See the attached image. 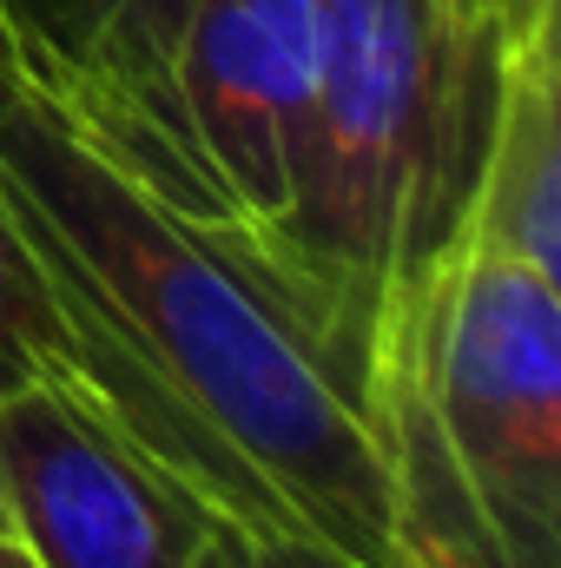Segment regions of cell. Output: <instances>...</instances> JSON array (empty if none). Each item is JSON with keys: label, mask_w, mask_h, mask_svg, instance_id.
Wrapping results in <instances>:
<instances>
[{"label": "cell", "mask_w": 561, "mask_h": 568, "mask_svg": "<svg viewBox=\"0 0 561 568\" xmlns=\"http://www.w3.org/2000/svg\"><path fill=\"white\" fill-rule=\"evenodd\" d=\"M509 27L476 0H317V87L258 272L364 417L390 304L462 239Z\"/></svg>", "instance_id": "7a4b0ae2"}, {"label": "cell", "mask_w": 561, "mask_h": 568, "mask_svg": "<svg viewBox=\"0 0 561 568\" xmlns=\"http://www.w3.org/2000/svg\"><path fill=\"white\" fill-rule=\"evenodd\" d=\"M561 13L542 7L502 47L496 113L462 239L561 278Z\"/></svg>", "instance_id": "52a82bcc"}, {"label": "cell", "mask_w": 561, "mask_h": 568, "mask_svg": "<svg viewBox=\"0 0 561 568\" xmlns=\"http://www.w3.org/2000/svg\"><path fill=\"white\" fill-rule=\"evenodd\" d=\"M476 7H482L489 20H502V27L516 33L522 20H536V13H542V7H555V0H476Z\"/></svg>", "instance_id": "30bf717a"}, {"label": "cell", "mask_w": 561, "mask_h": 568, "mask_svg": "<svg viewBox=\"0 0 561 568\" xmlns=\"http://www.w3.org/2000/svg\"><path fill=\"white\" fill-rule=\"evenodd\" d=\"M192 568H344V562L324 556V549H310V542H258V536L218 523L212 542L192 556Z\"/></svg>", "instance_id": "9c48e42d"}, {"label": "cell", "mask_w": 561, "mask_h": 568, "mask_svg": "<svg viewBox=\"0 0 561 568\" xmlns=\"http://www.w3.org/2000/svg\"><path fill=\"white\" fill-rule=\"evenodd\" d=\"M0 199L86 351L93 404L145 456L258 542L417 568L377 436L278 284L140 192L7 67Z\"/></svg>", "instance_id": "6da1fadb"}, {"label": "cell", "mask_w": 561, "mask_h": 568, "mask_svg": "<svg viewBox=\"0 0 561 568\" xmlns=\"http://www.w3.org/2000/svg\"><path fill=\"white\" fill-rule=\"evenodd\" d=\"M317 87V0H198L172 53L192 225L252 265L278 232Z\"/></svg>", "instance_id": "5b68a950"}, {"label": "cell", "mask_w": 561, "mask_h": 568, "mask_svg": "<svg viewBox=\"0 0 561 568\" xmlns=\"http://www.w3.org/2000/svg\"><path fill=\"white\" fill-rule=\"evenodd\" d=\"M0 568H33V562H27V549H20L7 529H0Z\"/></svg>", "instance_id": "8fae6325"}, {"label": "cell", "mask_w": 561, "mask_h": 568, "mask_svg": "<svg viewBox=\"0 0 561 568\" xmlns=\"http://www.w3.org/2000/svg\"><path fill=\"white\" fill-rule=\"evenodd\" d=\"M198 0H0L13 80L106 165L192 219V165L172 106V53Z\"/></svg>", "instance_id": "8992f818"}, {"label": "cell", "mask_w": 561, "mask_h": 568, "mask_svg": "<svg viewBox=\"0 0 561 568\" xmlns=\"http://www.w3.org/2000/svg\"><path fill=\"white\" fill-rule=\"evenodd\" d=\"M0 67H7V73H13V53H7V27H0Z\"/></svg>", "instance_id": "7c38bea8"}, {"label": "cell", "mask_w": 561, "mask_h": 568, "mask_svg": "<svg viewBox=\"0 0 561 568\" xmlns=\"http://www.w3.org/2000/svg\"><path fill=\"white\" fill-rule=\"evenodd\" d=\"M218 523L86 390L20 384L0 397V529L33 568H192Z\"/></svg>", "instance_id": "277c9868"}, {"label": "cell", "mask_w": 561, "mask_h": 568, "mask_svg": "<svg viewBox=\"0 0 561 568\" xmlns=\"http://www.w3.org/2000/svg\"><path fill=\"white\" fill-rule=\"evenodd\" d=\"M456 239L384 317L364 371L417 568H561V297Z\"/></svg>", "instance_id": "3957f363"}, {"label": "cell", "mask_w": 561, "mask_h": 568, "mask_svg": "<svg viewBox=\"0 0 561 568\" xmlns=\"http://www.w3.org/2000/svg\"><path fill=\"white\" fill-rule=\"evenodd\" d=\"M20 384H73L86 390V351L40 272L33 245L20 239L7 199H0V397ZM93 397V390H86Z\"/></svg>", "instance_id": "ba28073f"}]
</instances>
